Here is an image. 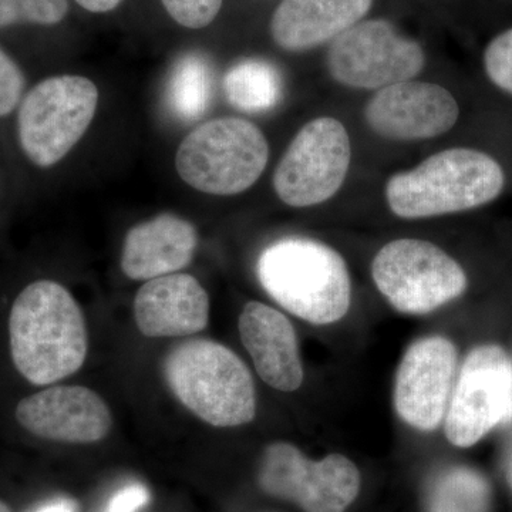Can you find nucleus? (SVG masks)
I'll use <instances>...</instances> for the list:
<instances>
[{
	"label": "nucleus",
	"instance_id": "1",
	"mask_svg": "<svg viewBox=\"0 0 512 512\" xmlns=\"http://www.w3.org/2000/svg\"><path fill=\"white\" fill-rule=\"evenodd\" d=\"M9 345L13 365L36 386H49L82 369L89 335L72 293L49 279L26 286L10 309Z\"/></svg>",
	"mask_w": 512,
	"mask_h": 512
},
{
	"label": "nucleus",
	"instance_id": "2",
	"mask_svg": "<svg viewBox=\"0 0 512 512\" xmlns=\"http://www.w3.org/2000/svg\"><path fill=\"white\" fill-rule=\"evenodd\" d=\"M256 276L279 306L312 325H330L348 315L352 281L345 259L311 238L288 237L268 245Z\"/></svg>",
	"mask_w": 512,
	"mask_h": 512
},
{
	"label": "nucleus",
	"instance_id": "3",
	"mask_svg": "<svg viewBox=\"0 0 512 512\" xmlns=\"http://www.w3.org/2000/svg\"><path fill=\"white\" fill-rule=\"evenodd\" d=\"M504 187V168L493 156L456 147L393 175L386 184V200L396 217L423 220L484 207L497 200Z\"/></svg>",
	"mask_w": 512,
	"mask_h": 512
},
{
	"label": "nucleus",
	"instance_id": "4",
	"mask_svg": "<svg viewBox=\"0 0 512 512\" xmlns=\"http://www.w3.org/2000/svg\"><path fill=\"white\" fill-rule=\"evenodd\" d=\"M163 372L174 396L205 423L238 427L255 419L254 377L227 346L210 339L187 340L167 353Z\"/></svg>",
	"mask_w": 512,
	"mask_h": 512
},
{
	"label": "nucleus",
	"instance_id": "5",
	"mask_svg": "<svg viewBox=\"0 0 512 512\" xmlns=\"http://www.w3.org/2000/svg\"><path fill=\"white\" fill-rule=\"evenodd\" d=\"M268 160V141L255 124L222 117L201 124L184 138L175 167L184 183L195 190L229 197L249 190Z\"/></svg>",
	"mask_w": 512,
	"mask_h": 512
},
{
	"label": "nucleus",
	"instance_id": "6",
	"mask_svg": "<svg viewBox=\"0 0 512 512\" xmlns=\"http://www.w3.org/2000/svg\"><path fill=\"white\" fill-rule=\"evenodd\" d=\"M97 106L99 89L87 77L42 80L19 104L20 148L37 167L60 163L89 130Z\"/></svg>",
	"mask_w": 512,
	"mask_h": 512
},
{
	"label": "nucleus",
	"instance_id": "7",
	"mask_svg": "<svg viewBox=\"0 0 512 512\" xmlns=\"http://www.w3.org/2000/svg\"><path fill=\"white\" fill-rule=\"evenodd\" d=\"M372 276L384 299L404 315L437 311L468 288L463 266L423 239H396L384 245L373 259Z\"/></svg>",
	"mask_w": 512,
	"mask_h": 512
},
{
	"label": "nucleus",
	"instance_id": "8",
	"mask_svg": "<svg viewBox=\"0 0 512 512\" xmlns=\"http://www.w3.org/2000/svg\"><path fill=\"white\" fill-rule=\"evenodd\" d=\"M258 484L269 497L291 501L303 512H345L360 493L362 477L342 454L313 461L293 444L275 441L262 454Z\"/></svg>",
	"mask_w": 512,
	"mask_h": 512
},
{
	"label": "nucleus",
	"instance_id": "9",
	"mask_svg": "<svg viewBox=\"0 0 512 512\" xmlns=\"http://www.w3.org/2000/svg\"><path fill=\"white\" fill-rule=\"evenodd\" d=\"M326 64L342 86L382 90L416 77L424 69L426 53L390 20L363 19L330 43Z\"/></svg>",
	"mask_w": 512,
	"mask_h": 512
},
{
	"label": "nucleus",
	"instance_id": "10",
	"mask_svg": "<svg viewBox=\"0 0 512 512\" xmlns=\"http://www.w3.org/2000/svg\"><path fill=\"white\" fill-rule=\"evenodd\" d=\"M350 161L352 146L343 123L332 117L309 121L276 167V195L293 208L323 204L342 188Z\"/></svg>",
	"mask_w": 512,
	"mask_h": 512
},
{
	"label": "nucleus",
	"instance_id": "11",
	"mask_svg": "<svg viewBox=\"0 0 512 512\" xmlns=\"http://www.w3.org/2000/svg\"><path fill=\"white\" fill-rule=\"evenodd\" d=\"M512 420V360L498 345L477 346L468 353L446 413L447 440L473 447L498 424Z\"/></svg>",
	"mask_w": 512,
	"mask_h": 512
},
{
	"label": "nucleus",
	"instance_id": "12",
	"mask_svg": "<svg viewBox=\"0 0 512 512\" xmlns=\"http://www.w3.org/2000/svg\"><path fill=\"white\" fill-rule=\"evenodd\" d=\"M457 348L444 336L416 340L404 353L394 382L397 416L413 429L433 431L446 419L457 370Z\"/></svg>",
	"mask_w": 512,
	"mask_h": 512
},
{
	"label": "nucleus",
	"instance_id": "13",
	"mask_svg": "<svg viewBox=\"0 0 512 512\" xmlns=\"http://www.w3.org/2000/svg\"><path fill=\"white\" fill-rule=\"evenodd\" d=\"M460 107L439 84L407 82L377 90L365 110L367 126L393 141L430 140L456 126Z\"/></svg>",
	"mask_w": 512,
	"mask_h": 512
},
{
	"label": "nucleus",
	"instance_id": "14",
	"mask_svg": "<svg viewBox=\"0 0 512 512\" xmlns=\"http://www.w3.org/2000/svg\"><path fill=\"white\" fill-rule=\"evenodd\" d=\"M16 420L33 436L60 443H97L113 427L110 407L84 386H53L20 400Z\"/></svg>",
	"mask_w": 512,
	"mask_h": 512
},
{
	"label": "nucleus",
	"instance_id": "15",
	"mask_svg": "<svg viewBox=\"0 0 512 512\" xmlns=\"http://www.w3.org/2000/svg\"><path fill=\"white\" fill-rule=\"evenodd\" d=\"M134 318L147 338L194 335L210 322V296L192 275L160 276L138 289Z\"/></svg>",
	"mask_w": 512,
	"mask_h": 512
},
{
	"label": "nucleus",
	"instance_id": "16",
	"mask_svg": "<svg viewBox=\"0 0 512 512\" xmlns=\"http://www.w3.org/2000/svg\"><path fill=\"white\" fill-rule=\"evenodd\" d=\"M238 329L256 373L268 386L285 393L302 386L305 372L298 335L284 313L265 303L248 302L239 315Z\"/></svg>",
	"mask_w": 512,
	"mask_h": 512
},
{
	"label": "nucleus",
	"instance_id": "17",
	"mask_svg": "<svg viewBox=\"0 0 512 512\" xmlns=\"http://www.w3.org/2000/svg\"><path fill=\"white\" fill-rule=\"evenodd\" d=\"M197 245L194 224L174 214L158 215L127 232L121 271L133 281L177 274L191 264Z\"/></svg>",
	"mask_w": 512,
	"mask_h": 512
},
{
	"label": "nucleus",
	"instance_id": "18",
	"mask_svg": "<svg viewBox=\"0 0 512 512\" xmlns=\"http://www.w3.org/2000/svg\"><path fill=\"white\" fill-rule=\"evenodd\" d=\"M373 0H282L271 19V36L286 52H308L332 43L362 22Z\"/></svg>",
	"mask_w": 512,
	"mask_h": 512
},
{
	"label": "nucleus",
	"instance_id": "19",
	"mask_svg": "<svg viewBox=\"0 0 512 512\" xmlns=\"http://www.w3.org/2000/svg\"><path fill=\"white\" fill-rule=\"evenodd\" d=\"M228 103L244 113L271 111L284 97V80L274 64L261 59L242 60L224 77Z\"/></svg>",
	"mask_w": 512,
	"mask_h": 512
},
{
	"label": "nucleus",
	"instance_id": "20",
	"mask_svg": "<svg viewBox=\"0 0 512 512\" xmlns=\"http://www.w3.org/2000/svg\"><path fill=\"white\" fill-rule=\"evenodd\" d=\"M214 97V72L204 56L190 53L177 60L167 83L171 113L183 121L201 119Z\"/></svg>",
	"mask_w": 512,
	"mask_h": 512
},
{
	"label": "nucleus",
	"instance_id": "21",
	"mask_svg": "<svg viewBox=\"0 0 512 512\" xmlns=\"http://www.w3.org/2000/svg\"><path fill=\"white\" fill-rule=\"evenodd\" d=\"M490 487L477 471L451 468L431 485L429 512H487Z\"/></svg>",
	"mask_w": 512,
	"mask_h": 512
},
{
	"label": "nucleus",
	"instance_id": "22",
	"mask_svg": "<svg viewBox=\"0 0 512 512\" xmlns=\"http://www.w3.org/2000/svg\"><path fill=\"white\" fill-rule=\"evenodd\" d=\"M67 13V0H0V29L16 25L55 26Z\"/></svg>",
	"mask_w": 512,
	"mask_h": 512
},
{
	"label": "nucleus",
	"instance_id": "23",
	"mask_svg": "<svg viewBox=\"0 0 512 512\" xmlns=\"http://www.w3.org/2000/svg\"><path fill=\"white\" fill-rule=\"evenodd\" d=\"M483 62L488 80L512 96V28L491 39L485 47Z\"/></svg>",
	"mask_w": 512,
	"mask_h": 512
},
{
	"label": "nucleus",
	"instance_id": "24",
	"mask_svg": "<svg viewBox=\"0 0 512 512\" xmlns=\"http://www.w3.org/2000/svg\"><path fill=\"white\" fill-rule=\"evenodd\" d=\"M168 15L188 29H202L217 19L224 0H161Z\"/></svg>",
	"mask_w": 512,
	"mask_h": 512
},
{
	"label": "nucleus",
	"instance_id": "25",
	"mask_svg": "<svg viewBox=\"0 0 512 512\" xmlns=\"http://www.w3.org/2000/svg\"><path fill=\"white\" fill-rule=\"evenodd\" d=\"M25 87V74L0 47V117L9 116L18 109Z\"/></svg>",
	"mask_w": 512,
	"mask_h": 512
},
{
	"label": "nucleus",
	"instance_id": "26",
	"mask_svg": "<svg viewBox=\"0 0 512 512\" xmlns=\"http://www.w3.org/2000/svg\"><path fill=\"white\" fill-rule=\"evenodd\" d=\"M148 501L150 493L146 485L130 484L113 495L104 512H137L147 505Z\"/></svg>",
	"mask_w": 512,
	"mask_h": 512
},
{
	"label": "nucleus",
	"instance_id": "27",
	"mask_svg": "<svg viewBox=\"0 0 512 512\" xmlns=\"http://www.w3.org/2000/svg\"><path fill=\"white\" fill-rule=\"evenodd\" d=\"M76 2L89 12L107 13L116 9L123 0H76Z\"/></svg>",
	"mask_w": 512,
	"mask_h": 512
},
{
	"label": "nucleus",
	"instance_id": "28",
	"mask_svg": "<svg viewBox=\"0 0 512 512\" xmlns=\"http://www.w3.org/2000/svg\"><path fill=\"white\" fill-rule=\"evenodd\" d=\"M35 512H77V504L67 498H59L43 505Z\"/></svg>",
	"mask_w": 512,
	"mask_h": 512
},
{
	"label": "nucleus",
	"instance_id": "29",
	"mask_svg": "<svg viewBox=\"0 0 512 512\" xmlns=\"http://www.w3.org/2000/svg\"><path fill=\"white\" fill-rule=\"evenodd\" d=\"M0 512H13L5 501L0 500Z\"/></svg>",
	"mask_w": 512,
	"mask_h": 512
},
{
	"label": "nucleus",
	"instance_id": "30",
	"mask_svg": "<svg viewBox=\"0 0 512 512\" xmlns=\"http://www.w3.org/2000/svg\"><path fill=\"white\" fill-rule=\"evenodd\" d=\"M510 480H511V483H512V460H511V466H510Z\"/></svg>",
	"mask_w": 512,
	"mask_h": 512
}]
</instances>
